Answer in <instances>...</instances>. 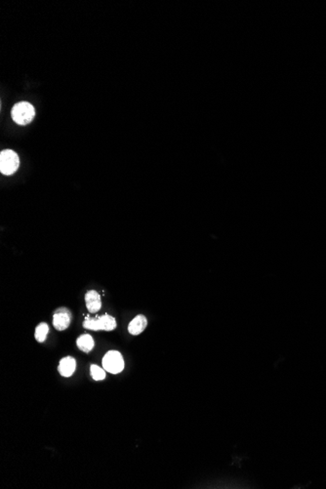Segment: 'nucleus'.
I'll use <instances>...</instances> for the list:
<instances>
[{
	"label": "nucleus",
	"mask_w": 326,
	"mask_h": 489,
	"mask_svg": "<svg viewBox=\"0 0 326 489\" xmlns=\"http://www.w3.org/2000/svg\"><path fill=\"white\" fill-rule=\"evenodd\" d=\"M11 116L19 125H27L34 120L36 109L28 102H20L12 108Z\"/></svg>",
	"instance_id": "1"
},
{
	"label": "nucleus",
	"mask_w": 326,
	"mask_h": 489,
	"mask_svg": "<svg viewBox=\"0 0 326 489\" xmlns=\"http://www.w3.org/2000/svg\"><path fill=\"white\" fill-rule=\"evenodd\" d=\"M20 166L19 155L12 149H4L0 153V172L10 176L16 173Z\"/></svg>",
	"instance_id": "2"
},
{
	"label": "nucleus",
	"mask_w": 326,
	"mask_h": 489,
	"mask_svg": "<svg viewBox=\"0 0 326 489\" xmlns=\"http://www.w3.org/2000/svg\"><path fill=\"white\" fill-rule=\"evenodd\" d=\"M116 320L109 314H104L97 318H91L89 316L85 317L83 327L93 331H111L116 328Z\"/></svg>",
	"instance_id": "3"
},
{
	"label": "nucleus",
	"mask_w": 326,
	"mask_h": 489,
	"mask_svg": "<svg viewBox=\"0 0 326 489\" xmlns=\"http://www.w3.org/2000/svg\"><path fill=\"white\" fill-rule=\"evenodd\" d=\"M103 367L111 374H118L124 369V360L117 351H109L103 359Z\"/></svg>",
	"instance_id": "4"
},
{
	"label": "nucleus",
	"mask_w": 326,
	"mask_h": 489,
	"mask_svg": "<svg viewBox=\"0 0 326 489\" xmlns=\"http://www.w3.org/2000/svg\"><path fill=\"white\" fill-rule=\"evenodd\" d=\"M72 312L67 308H58L53 315V325L59 331L66 330L72 322Z\"/></svg>",
	"instance_id": "5"
},
{
	"label": "nucleus",
	"mask_w": 326,
	"mask_h": 489,
	"mask_svg": "<svg viewBox=\"0 0 326 489\" xmlns=\"http://www.w3.org/2000/svg\"><path fill=\"white\" fill-rule=\"evenodd\" d=\"M85 303H86L87 309L91 313H95L99 311L102 307V300L100 294L95 290L88 291L85 295Z\"/></svg>",
	"instance_id": "6"
},
{
	"label": "nucleus",
	"mask_w": 326,
	"mask_h": 489,
	"mask_svg": "<svg viewBox=\"0 0 326 489\" xmlns=\"http://www.w3.org/2000/svg\"><path fill=\"white\" fill-rule=\"evenodd\" d=\"M76 368V362L72 357H66L59 363V373L64 377H71Z\"/></svg>",
	"instance_id": "7"
},
{
	"label": "nucleus",
	"mask_w": 326,
	"mask_h": 489,
	"mask_svg": "<svg viewBox=\"0 0 326 489\" xmlns=\"http://www.w3.org/2000/svg\"><path fill=\"white\" fill-rule=\"evenodd\" d=\"M146 325H147L146 317L143 314H139L133 320H131V322L128 325V331L131 335L136 336L141 334L145 330Z\"/></svg>",
	"instance_id": "8"
},
{
	"label": "nucleus",
	"mask_w": 326,
	"mask_h": 489,
	"mask_svg": "<svg viewBox=\"0 0 326 489\" xmlns=\"http://www.w3.org/2000/svg\"><path fill=\"white\" fill-rule=\"evenodd\" d=\"M76 344H77V347L80 351H82L84 353H89L93 350L95 343H94V339L91 335L83 334L77 339Z\"/></svg>",
	"instance_id": "9"
},
{
	"label": "nucleus",
	"mask_w": 326,
	"mask_h": 489,
	"mask_svg": "<svg viewBox=\"0 0 326 489\" xmlns=\"http://www.w3.org/2000/svg\"><path fill=\"white\" fill-rule=\"evenodd\" d=\"M48 332H49V326L47 323L41 322L40 324H38L36 328V333H35V337L37 342L43 343L47 338Z\"/></svg>",
	"instance_id": "10"
},
{
	"label": "nucleus",
	"mask_w": 326,
	"mask_h": 489,
	"mask_svg": "<svg viewBox=\"0 0 326 489\" xmlns=\"http://www.w3.org/2000/svg\"><path fill=\"white\" fill-rule=\"evenodd\" d=\"M91 376L96 381L104 380L106 378V370L101 368L96 364H92L90 366Z\"/></svg>",
	"instance_id": "11"
}]
</instances>
